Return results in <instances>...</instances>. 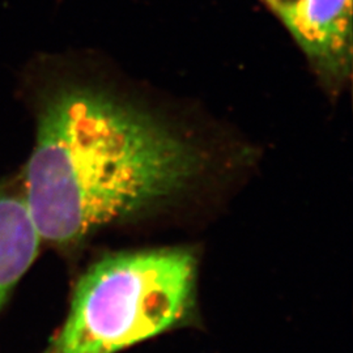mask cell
<instances>
[{
  "label": "cell",
  "mask_w": 353,
  "mask_h": 353,
  "mask_svg": "<svg viewBox=\"0 0 353 353\" xmlns=\"http://www.w3.org/2000/svg\"><path fill=\"white\" fill-rule=\"evenodd\" d=\"M195 131L114 83L50 85L21 195L41 241L72 245L188 189L210 163Z\"/></svg>",
  "instance_id": "cell-1"
},
{
  "label": "cell",
  "mask_w": 353,
  "mask_h": 353,
  "mask_svg": "<svg viewBox=\"0 0 353 353\" xmlns=\"http://www.w3.org/2000/svg\"><path fill=\"white\" fill-rule=\"evenodd\" d=\"M195 281L182 249L103 258L79 280L50 353H115L157 336L188 316Z\"/></svg>",
  "instance_id": "cell-2"
},
{
  "label": "cell",
  "mask_w": 353,
  "mask_h": 353,
  "mask_svg": "<svg viewBox=\"0 0 353 353\" xmlns=\"http://www.w3.org/2000/svg\"><path fill=\"white\" fill-rule=\"evenodd\" d=\"M275 14L330 89L352 70V0H285Z\"/></svg>",
  "instance_id": "cell-3"
},
{
  "label": "cell",
  "mask_w": 353,
  "mask_h": 353,
  "mask_svg": "<svg viewBox=\"0 0 353 353\" xmlns=\"http://www.w3.org/2000/svg\"><path fill=\"white\" fill-rule=\"evenodd\" d=\"M41 243L23 196L0 183V310L34 263Z\"/></svg>",
  "instance_id": "cell-4"
},
{
  "label": "cell",
  "mask_w": 353,
  "mask_h": 353,
  "mask_svg": "<svg viewBox=\"0 0 353 353\" xmlns=\"http://www.w3.org/2000/svg\"><path fill=\"white\" fill-rule=\"evenodd\" d=\"M262 1H263V3H265V0H262Z\"/></svg>",
  "instance_id": "cell-5"
}]
</instances>
